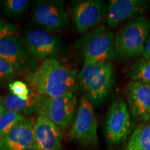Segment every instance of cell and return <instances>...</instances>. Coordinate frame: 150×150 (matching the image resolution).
<instances>
[{
  "label": "cell",
  "instance_id": "obj_11",
  "mask_svg": "<svg viewBox=\"0 0 150 150\" xmlns=\"http://www.w3.org/2000/svg\"><path fill=\"white\" fill-rule=\"evenodd\" d=\"M23 38L37 59H55L62 51L61 40L47 31L27 29L24 31Z\"/></svg>",
  "mask_w": 150,
  "mask_h": 150
},
{
  "label": "cell",
  "instance_id": "obj_3",
  "mask_svg": "<svg viewBox=\"0 0 150 150\" xmlns=\"http://www.w3.org/2000/svg\"><path fill=\"white\" fill-rule=\"evenodd\" d=\"M150 31V19L140 16L124 26L114 36L116 57L121 61L142 56Z\"/></svg>",
  "mask_w": 150,
  "mask_h": 150
},
{
  "label": "cell",
  "instance_id": "obj_24",
  "mask_svg": "<svg viewBox=\"0 0 150 150\" xmlns=\"http://www.w3.org/2000/svg\"><path fill=\"white\" fill-rule=\"evenodd\" d=\"M142 58L145 59H150V31L147 36V40H146L145 50H144L143 54H142Z\"/></svg>",
  "mask_w": 150,
  "mask_h": 150
},
{
  "label": "cell",
  "instance_id": "obj_14",
  "mask_svg": "<svg viewBox=\"0 0 150 150\" xmlns=\"http://www.w3.org/2000/svg\"><path fill=\"white\" fill-rule=\"evenodd\" d=\"M63 132L47 118L39 115L35 122L33 145L38 150H61Z\"/></svg>",
  "mask_w": 150,
  "mask_h": 150
},
{
  "label": "cell",
  "instance_id": "obj_26",
  "mask_svg": "<svg viewBox=\"0 0 150 150\" xmlns=\"http://www.w3.org/2000/svg\"><path fill=\"white\" fill-rule=\"evenodd\" d=\"M25 150H38L34 145H31V147H28L27 149H26Z\"/></svg>",
  "mask_w": 150,
  "mask_h": 150
},
{
  "label": "cell",
  "instance_id": "obj_2",
  "mask_svg": "<svg viewBox=\"0 0 150 150\" xmlns=\"http://www.w3.org/2000/svg\"><path fill=\"white\" fill-rule=\"evenodd\" d=\"M78 86L84 97L93 106H99L107 99L115 82L112 63L84 60L77 75Z\"/></svg>",
  "mask_w": 150,
  "mask_h": 150
},
{
  "label": "cell",
  "instance_id": "obj_21",
  "mask_svg": "<svg viewBox=\"0 0 150 150\" xmlns=\"http://www.w3.org/2000/svg\"><path fill=\"white\" fill-rule=\"evenodd\" d=\"M16 74L13 66L0 57V84L13 79Z\"/></svg>",
  "mask_w": 150,
  "mask_h": 150
},
{
  "label": "cell",
  "instance_id": "obj_25",
  "mask_svg": "<svg viewBox=\"0 0 150 150\" xmlns=\"http://www.w3.org/2000/svg\"><path fill=\"white\" fill-rule=\"evenodd\" d=\"M5 110H6L5 108L3 107V106H2V105H1V102H0V116L2 115L4 112H5Z\"/></svg>",
  "mask_w": 150,
  "mask_h": 150
},
{
  "label": "cell",
  "instance_id": "obj_4",
  "mask_svg": "<svg viewBox=\"0 0 150 150\" xmlns=\"http://www.w3.org/2000/svg\"><path fill=\"white\" fill-rule=\"evenodd\" d=\"M74 47L86 61L112 63L116 58L113 34L103 25L86 33Z\"/></svg>",
  "mask_w": 150,
  "mask_h": 150
},
{
  "label": "cell",
  "instance_id": "obj_6",
  "mask_svg": "<svg viewBox=\"0 0 150 150\" xmlns=\"http://www.w3.org/2000/svg\"><path fill=\"white\" fill-rule=\"evenodd\" d=\"M77 110L76 96L70 93L54 98L42 97L38 112L63 132L74 120Z\"/></svg>",
  "mask_w": 150,
  "mask_h": 150
},
{
  "label": "cell",
  "instance_id": "obj_10",
  "mask_svg": "<svg viewBox=\"0 0 150 150\" xmlns=\"http://www.w3.org/2000/svg\"><path fill=\"white\" fill-rule=\"evenodd\" d=\"M106 4L100 0L75 1L72 8V18L79 33H86L99 26L106 13Z\"/></svg>",
  "mask_w": 150,
  "mask_h": 150
},
{
  "label": "cell",
  "instance_id": "obj_18",
  "mask_svg": "<svg viewBox=\"0 0 150 150\" xmlns=\"http://www.w3.org/2000/svg\"><path fill=\"white\" fill-rule=\"evenodd\" d=\"M128 75L133 81H139L150 86V59L136 60L129 67Z\"/></svg>",
  "mask_w": 150,
  "mask_h": 150
},
{
  "label": "cell",
  "instance_id": "obj_23",
  "mask_svg": "<svg viewBox=\"0 0 150 150\" xmlns=\"http://www.w3.org/2000/svg\"><path fill=\"white\" fill-rule=\"evenodd\" d=\"M20 32L19 27L13 24L0 20V38L8 35H18Z\"/></svg>",
  "mask_w": 150,
  "mask_h": 150
},
{
  "label": "cell",
  "instance_id": "obj_1",
  "mask_svg": "<svg viewBox=\"0 0 150 150\" xmlns=\"http://www.w3.org/2000/svg\"><path fill=\"white\" fill-rule=\"evenodd\" d=\"M31 89L44 97L54 98L77 90L76 70L61 64L56 59L44 60L27 76Z\"/></svg>",
  "mask_w": 150,
  "mask_h": 150
},
{
  "label": "cell",
  "instance_id": "obj_8",
  "mask_svg": "<svg viewBox=\"0 0 150 150\" xmlns=\"http://www.w3.org/2000/svg\"><path fill=\"white\" fill-rule=\"evenodd\" d=\"M0 57L14 67L17 74L34 72L38 59L30 51L24 38L8 35L0 38Z\"/></svg>",
  "mask_w": 150,
  "mask_h": 150
},
{
  "label": "cell",
  "instance_id": "obj_17",
  "mask_svg": "<svg viewBox=\"0 0 150 150\" xmlns=\"http://www.w3.org/2000/svg\"><path fill=\"white\" fill-rule=\"evenodd\" d=\"M123 150H150V122L134 129Z\"/></svg>",
  "mask_w": 150,
  "mask_h": 150
},
{
  "label": "cell",
  "instance_id": "obj_13",
  "mask_svg": "<svg viewBox=\"0 0 150 150\" xmlns=\"http://www.w3.org/2000/svg\"><path fill=\"white\" fill-rule=\"evenodd\" d=\"M149 6L144 0H110L106 9V22L110 29L117 27L122 22L145 13Z\"/></svg>",
  "mask_w": 150,
  "mask_h": 150
},
{
  "label": "cell",
  "instance_id": "obj_16",
  "mask_svg": "<svg viewBox=\"0 0 150 150\" xmlns=\"http://www.w3.org/2000/svg\"><path fill=\"white\" fill-rule=\"evenodd\" d=\"M42 97L31 89L27 99H22L12 95H8L0 99V102L6 110L30 114L38 112Z\"/></svg>",
  "mask_w": 150,
  "mask_h": 150
},
{
  "label": "cell",
  "instance_id": "obj_20",
  "mask_svg": "<svg viewBox=\"0 0 150 150\" xmlns=\"http://www.w3.org/2000/svg\"><path fill=\"white\" fill-rule=\"evenodd\" d=\"M25 120L24 116L21 113L5 110L0 116V138L6 135L16 125Z\"/></svg>",
  "mask_w": 150,
  "mask_h": 150
},
{
  "label": "cell",
  "instance_id": "obj_7",
  "mask_svg": "<svg viewBox=\"0 0 150 150\" xmlns=\"http://www.w3.org/2000/svg\"><path fill=\"white\" fill-rule=\"evenodd\" d=\"M67 138L85 147H95L98 145L97 120L94 106L84 96L81 98L76 117Z\"/></svg>",
  "mask_w": 150,
  "mask_h": 150
},
{
  "label": "cell",
  "instance_id": "obj_9",
  "mask_svg": "<svg viewBox=\"0 0 150 150\" xmlns=\"http://www.w3.org/2000/svg\"><path fill=\"white\" fill-rule=\"evenodd\" d=\"M32 20L49 32L61 31L69 24L64 1L61 0H40L35 1Z\"/></svg>",
  "mask_w": 150,
  "mask_h": 150
},
{
  "label": "cell",
  "instance_id": "obj_12",
  "mask_svg": "<svg viewBox=\"0 0 150 150\" xmlns=\"http://www.w3.org/2000/svg\"><path fill=\"white\" fill-rule=\"evenodd\" d=\"M127 105L132 117L142 123L150 122V86L133 81L126 88Z\"/></svg>",
  "mask_w": 150,
  "mask_h": 150
},
{
  "label": "cell",
  "instance_id": "obj_15",
  "mask_svg": "<svg viewBox=\"0 0 150 150\" xmlns=\"http://www.w3.org/2000/svg\"><path fill=\"white\" fill-rule=\"evenodd\" d=\"M35 121L25 120L0 138V150H25L33 145Z\"/></svg>",
  "mask_w": 150,
  "mask_h": 150
},
{
  "label": "cell",
  "instance_id": "obj_5",
  "mask_svg": "<svg viewBox=\"0 0 150 150\" xmlns=\"http://www.w3.org/2000/svg\"><path fill=\"white\" fill-rule=\"evenodd\" d=\"M134 130V122L128 105L122 97L110 105L104 123V136L110 146L122 143Z\"/></svg>",
  "mask_w": 150,
  "mask_h": 150
},
{
  "label": "cell",
  "instance_id": "obj_19",
  "mask_svg": "<svg viewBox=\"0 0 150 150\" xmlns=\"http://www.w3.org/2000/svg\"><path fill=\"white\" fill-rule=\"evenodd\" d=\"M30 2L28 0H6L1 2V7L7 17L20 19L27 14Z\"/></svg>",
  "mask_w": 150,
  "mask_h": 150
},
{
  "label": "cell",
  "instance_id": "obj_22",
  "mask_svg": "<svg viewBox=\"0 0 150 150\" xmlns=\"http://www.w3.org/2000/svg\"><path fill=\"white\" fill-rule=\"evenodd\" d=\"M9 89L12 95L22 99H27L29 96L30 90L27 84L21 81H15L9 84Z\"/></svg>",
  "mask_w": 150,
  "mask_h": 150
}]
</instances>
